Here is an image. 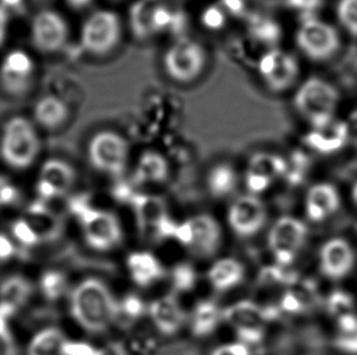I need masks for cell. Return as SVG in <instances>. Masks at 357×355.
<instances>
[{
	"label": "cell",
	"instance_id": "cell-1",
	"mask_svg": "<svg viewBox=\"0 0 357 355\" xmlns=\"http://www.w3.org/2000/svg\"><path fill=\"white\" fill-rule=\"evenodd\" d=\"M70 313L88 333H104L120 319V306L112 288L98 278H87L68 293Z\"/></svg>",
	"mask_w": 357,
	"mask_h": 355
},
{
	"label": "cell",
	"instance_id": "cell-2",
	"mask_svg": "<svg viewBox=\"0 0 357 355\" xmlns=\"http://www.w3.org/2000/svg\"><path fill=\"white\" fill-rule=\"evenodd\" d=\"M314 268L332 285L347 283L357 275V239L344 231H327L314 247Z\"/></svg>",
	"mask_w": 357,
	"mask_h": 355
},
{
	"label": "cell",
	"instance_id": "cell-3",
	"mask_svg": "<svg viewBox=\"0 0 357 355\" xmlns=\"http://www.w3.org/2000/svg\"><path fill=\"white\" fill-rule=\"evenodd\" d=\"M42 141L38 127L24 116L5 120L0 130V159L9 169L24 172L38 159Z\"/></svg>",
	"mask_w": 357,
	"mask_h": 355
},
{
	"label": "cell",
	"instance_id": "cell-4",
	"mask_svg": "<svg viewBox=\"0 0 357 355\" xmlns=\"http://www.w3.org/2000/svg\"><path fill=\"white\" fill-rule=\"evenodd\" d=\"M304 219L312 229L329 231L348 212L344 187L332 180H321L311 184L304 192Z\"/></svg>",
	"mask_w": 357,
	"mask_h": 355
},
{
	"label": "cell",
	"instance_id": "cell-5",
	"mask_svg": "<svg viewBox=\"0 0 357 355\" xmlns=\"http://www.w3.org/2000/svg\"><path fill=\"white\" fill-rule=\"evenodd\" d=\"M208 66V52L195 39L182 37L176 39L162 56L166 76L179 84H189L200 78Z\"/></svg>",
	"mask_w": 357,
	"mask_h": 355
},
{
	"label": "cell",
	"instance_id": "cell-6",
	"mask_svg": "<svg viewBox=\"0 0 357 355\" xmlns=\"http://www.w3.org/2000/svg\"><path fill=\"white\" fill-rule=\"evenodd\" d=\"M311 228L303 218L282 216L267 234V247L280 268H288L309 244Z\"/></svg>",
	"mask_w": 357,
	"mask_h": 355
},
{
	"label": "cell",
	"instance_id": "cell-7",
	"mask_svg": "<svg viewBox=\"0 0 357 355\" xmlns=\"http://www.w3.org/2000/svg\"><path fill=\"white\" fill-rule=\"evenodd\" d=\"M77 218L86 245L97 252H110L123 241V230L119 216L88 203L73 213Z\"/></svg>",
	"mask_w": 357,
	"mask_h": 355
},
{
	"label": "cell",
	"instance_id": "cell-8",
	"mask_svg": "<svg viewBox=\"0 0 357 355\" xmlns=\"http://www.w3.org/2000/svg\"><path fill=\"white\" fill-rule=\"evenodd\" d=\"M174 240L200 258H210L222 245V228L208 213L189 216L177 224Z\"/></svg>",
	"mask_w": 357,
	"mask_h": 355
},
{
	"label": "cell",
	"instance_id": "cell-9",
	"mask_svg": "<svg viewBox=\"0 0 357 355\" xmlns=\"http://www.w3.org/2000/svg\"><path fill=\"white\" fill-rule=\"evenodd\" d=\"M122 34L120 15L112 10H96L83 22L79 43L89 55L107 56L120 45Z\"/></svg>",
	"mask_w": 357,
	"mask_h": 355
},
{
	"label": "cell",
	"instance_id": "cell-10",
	"mask_svg": "<svg viewBox=\"0 0 357 355\" xmlns=\"http://www.w3.org/2000/svg\"><path fill=\"white\" fill-rule=\"evenodd\" d=\"M88 162L99 173L121 178L130 159V144L115 130H99L88 141Z\"/></svg>",
	"mask_w": 357,
	"mask_h": 355
},
{
	"label": "cell",
	"instance_id": "cell-11",
	"mask_svg": "<svg viewBox=\"0 0 357 355\" xmlns=\"http://www.w3.org/2000/svg\"><path fill=\"white\" fill-rule=\"evenodd\" d=\"M339 94L331 84L319 78H310L295 95V106L317 130L327 128L333 117Z\"/></svg>",
	"mask_w": 357,
	"mask_h": 355
},
{
	"label": "cell",
	"instance_id": "cell-12",
	"mask_svg": "<svg viewBox=\"0 0 357 355\" xmlns=\"http://www.w3.org/2000/svg\"><path fill=\"white\" fill-rule=\"evenodd\" d=\"M37 77V63L24 49L15 48L0 60V90L13 99L29 95Z\"/></svg>",
	"mask_w": 357,
	"mask_h": 355
},
{
	"label": "cell",
	"instance_id": "cell-13",
	"mask_svg": "<svg viewBox=\"0 0 357 355\" xmlns=\"http://www.w3.org/2000/svg\"><path fill=\"white\" fill-rule=\"evenodd\" d=\"M70 38L68 19L56 10H38L29 24V39L34 48L42 54L61 52Z\"/></svg>",
	"mask_w": 357,
	"mask_h": 355
},
{
	"label": "cell",
	"instance_id": "cell-14",
	"mask_svg": "<svg viewBox=\"0 0 357 355\" xmlns=\"http://www.w3.org/2000/svg\"><path fill=\"white\" fill-rule=\"evenodd\" d=\"M77 182V172L66 159H45L39 168L36 192L37 200L49 203L68 195Z\"/></svg>",
	"mask_w": 357,
	"mask_h": 355
},
{
	"label": "cell",
	"instance_id": "cell-15",
	"mask_svg": "<svg viewBox=\"0 0 357 355\" xmlns=\"http://www.w3.org/2000/svg\"><path fill=\"white\" fill-rule=\"evenodd\" d=\"M268 218L267 207L260 196L245 194L236 197L228 207L227 223L234 235L249 239L257 235Z\"/></svg>",
	"mask_w": 357,
	"mask_h": 355
},
{
	"label": "cell",
	"instance_id": "cell-16",
	"mask_svg": "<svg viewBox=\"0 0 357 355\" xmlns=\"http://www.w3.org/2000/svg\"><path fill=\"white\" fill-rule=\"evenodd\" d=\"M257 72L271 90L280 93L294 84L299 74V66L290 54L273 49L261 56Z\"/></svg>",
	"mask_w": 357,
	"mask_h": 355
},
{
	"label": "cell",
	"instance_id": "cell-17",
	"mask_svg": "<svg viewBox=\"0 0 357 355\" xmlns=\"http://www.w3.org/2000/svg\"><path fill=\"white\" fill-rule=\"evenodd\" d=\"M296 43L309 58L324 60L332 56L340 45L337 31L317 19H306L296 33Z\"/></svg>",
	"mask_w": 357,
	"mask_h": 355
},
{
	"label": "cell",
	"instance_id": "cell-18",
	"mask_svg": "<svg viewBox=\"0 0 357 355\" xmlns=\"http://www.w3.org/2000/svg\"><path fill=\"white\" fill-rule=\"evenodd\" d=\"M287 172L284 159L277 155L257 152L251 157L245 172L248 194L260 196Z\"/></svg>",
	"mask_w": 357,
	"mask_h": 355
},
{
	"label": "cell",
	"instance_id": "cell-19",
	"mask_svg": "<svg viewBox=\"0 0 357 355\" xmlns=\"http://www.w3.org/2000/svg\"><path fill=\"white\" fill-rule=\"evenodd\" d=\"M130 22L137 38H149L169 26L171 13L158 0H137L130 9Z\"/></svg>",
	"mask_w": 357,
	"mask_h": 355
},
{
	"label": "cell",
	"instance_id": "cell-20",
	"mask_svg": "<svg viewBox=\"0 0 357 355\" xmlns=\"http://www.w3.org/2000/svg\"><path fill=\"white\" fill-rule=\"evenodd\" d=\"M148 317L165 336H174L183 329L187 315L176 293L156 298L148 306Z\"/></svg>",
	"mask_w": 357,
	"mask_h": 355
},
{
	"label": "cell",
	"instance_id": "cell-21",
	"mask_svg": "<svg viewBox=\"0 0 357 355\" xmlns=\"http://www.w3.org/2000/svg\"><path fill=\"white\" fill-rule=\"evenodd\" d=\"M140 232L156 237L160 228L169 218L167 203L159 195L135 194L130 202Z\"/></svg>",
	"mask_w": 357,
	"mask_h": 355
},
{
	"label": "cell",
	"instance_id": "cell-22",
	"mask_svg": "<svg viewBox=\"0 0 357 355\" xmlns=\"http://www.w3.org/2000/svg\"><path fill=\"white\" fill-rule=\"evenodd\" d=\"M126 268L130 280L142 288H149L166 276L161 260L149 251H135L127 255Z\"/></svg>",
	"mask_w": 357,
	"mask_h": 355
},
{
	"label": "cell",
	"instance_id": "cell-23",
	"mask_svg": "<svg viewBox=\"0 0 357 355\" xmlns=\"http://www.w3.org/2000/svg\"><path fill=\"white\" fill-rule=\"evenodd\" d=\"M70 116L71 110L66 101L53 94L39 97L32 110L34 125L50 132L63 128L70 120Z\"/></svg>",
	"mask_w": 357,
	"mask_h": 355
},
{
	"label": "cell",
	"instance_id": "cell-24",
	"mask_svg": "<svg viewBox=\"0 0 357 355\" xmlns=\"http://www.w3.org/2000/svg\"><path fill=\"white\" fill-rule=\"evenodd\" d=\"M40 244L44 241L58 239L63 231V221L55 212L49 208L47 202L37 201L29 206L26 216L22 218Z\"/></svg>",
	"mask_w": 357,
	"mask_h": 355
},
{
	"label": "cell",
	"instance_id": "cell-25",
	"mask_svg": "<svg viewBox=\"0 0 357 355\" xmlns=\"http://www.w3.org/2000/svg\"><path fill=\"white\" fill-rule=\"evenodd\" d=\"M268 317L265 308L252 301H239L223 309V322L232 327L234 332L264 329Z\"/></svg>",
	"mask_w": 357,
	"mask_h": 355
},
{
	"label": "cell",
	"instance_id": "cell-26",
	"mask_svg": "<svg viewBox=\"0 0 357 355\" xmlns=\"http://www.w3.org/2000/svg\"><path fill=\"white\" fill-rule=\"evenodd\" d=\"M245 278V267L233 257H223L208 271V283L216 292L225 293L237 288Z\"/></svg>",
	"mask_w": 357,
	"mask_h": 355
},
{
	"label": "cell",
	"instance_id": "cell-27",
	"mask_svg": "<svg viewBox=\"0 0 357 355\" xmlns=\"http://www.w3.org/2000/svg\"><path fill=\"white\" fill-rule=\"evenodd\" d=\"M169 174V161L164 155L154 150H146L140 155L135 164L133 182L137 185L161 184L167 180Z\"/></svg>",
	"mask_w": 357,
	"mask_h": 355
},
{
	"label": "cell",
	"instance_id": "cell-28",
	"mask_svg": "<svg viewBox=\"0 0 357 355\" xmlns=\"http://www.w3.org/2000/svg\"><path fill=\"white\" fill-rule=\"evenodd\" d=\"M223 322V309L213 299L199 301L190 315V331L197 338L211 336Z\"/></svg>",
	"mask_w": 357,
	"mask_h": 355
},
{
	"label": "cell",
	"instance_id": "cell-29",
	"mask_svg": "<svg viewBox=\"0 0 357 355\" xmlns=\"http://www.w3.org/2000/svg\"><path fill=\"white\" fill-rule=\"evenodd\" d=\"M68 340L61 329L44 327L29 340L26 355H63V348Z\"/></svg>",
	"mask_w": 357,
	"mask_h": 355
},
{
	"label": "cell",
	"instance_id": "cell-30",
	"mask_svg": "<svg viewBox=\"0 0 357 355\" xmlns=\"http://www.w3.org/2000/svg\"><path fill=\"white\" fill-rule=\"evenodd\" d=\"M238 182L237 171L228 162L215 164L206 177L208 191L213 198H227L233 195L237 190Z\"/></svg>",
	"mask_w": 357,
	"mask_h": 355
},
{
	"label": "cell",
	"instance_id": "cell-31",
	"mask_svg": "<svg viewBox=\"0 0 357 355\" xmlns=\"http://www.w3.org/2000/svg\"><path fill=\"white\" fill-rule=\"evenodd\" d=\"M32 291V283L24 276H10L0 286V304H4L16 313L29 302Z\"/></svg>",
	"mask_w": 357,
	"mask_h": 355
},
{
	"label": "cell",
	"instance_id": "cell-32",
	"mask_svg": "<svg viewBox=\"0 0 357 355\" xmlns=\"http://www.w3.org/2000/svg\"><path fill=\"white\" fill-rule=\"evenodd\" d=\"M306 144L312 149L317 150L322 154H331L337 150L343 148V145L348 141V128L345 122H339L334 125V133L332 136H326L321 132L310 133L305 138Z\"/></svg>",
	"mask_w": 357,
	"mask_h": 355
},
{
	"label": "cell",
	"instance_id": "cell-33",
	"mask_svg": "<svg viewBox=\"0 0 357 355\" xmlns=\"http://www.w3.org/2000/svg\"><path fill=\"white\" fill-rule=\"evenodd\" d=\"M39 288L40 292L43 293L44 297L48 301H59L65 294L70 293V286L66 275L60 270H47L40 276L39 280Z\"/></svg>",
	"mask_w": 357,
	"mask_h": 355
},
{
	"label": "cell",
	"instance_id": "cell-34",
	"mask_svg": "<svg viewBox=\"0 0 357 355\" xmlns=\"http://www.w3.org/2000/svg\"><path fill=\"white\" fill-rule=\"evenodd\" d=\"M14 315L13 309L0 304V355H20L19 345L11 329Z\"/></svg>",
	"mask_w": 357,
	"mask_h": 355
},
{
	"label": "cell",
	"instance_id": "cell-35",
	"mask_svg": "<svg viewBox=\"0 0 357 355\" xmlns=\"http://www.w3.org/2000/svg\"><path fill=\"white\" fill-rule=\"evenodd\" d=\"M169 280L176 293H188L193 291L198 283V273L193 265L182 262L174 265L169 271Z\"/></svg>",
	"mask_w": 357,
	"mask_h": 355
},
{
	"label": "cell",
	"instance_id": "cell-36",
	"mask_svg": "<svg viewBox=\"0 0 357 355\" xmlns=\"http://www.w3.org/2000/svg\"><path fill=\"white\" fill-rule=\"evenodd\" d=\"M120 306V317H126L128 320H139L148 314V304L135 293L126 294L122 299H119Z\"/></svg>",
	"mask_w": 357,
	"mask_h": 355
},
{
	"label": "cell",
	"instance_id": "cell-37",
	"mask_svg": "<svg viewBox=\"0 0 357 355\" xmlns=\"http://www.w3.org/2000/svg\"><path fill=\"white\" fill-rule=\"evenodd\" d=\"M21 200V191L16 182L4 174H0V211L16 206Z\"/></svg>",
	"mask_w": 357,
	"mask_h": 355
},
{
	"label": "cell",
	"instance_id": "cell-38",
	"mask_svg": "<svg viewBox=\"0 0 357 355\" xmlns=\"http://www.w3.org/2000/svg\"><path fill=\"white\" fill-rule=\"evenodd\" d=\"M338 16L349 32L357 36V0H342L339 3Z\"/></svg>",
	"mask_w": 357,
	"mask_h": 355
},
{
	"label": "cell",
	"instance_id": "cell-39",
	"mask_svg": "<svg viewBox=\"0 0 357 355\" xmlns=\"http://www.w3.org/2000/svg\"><path fill=\"white\" fill-rule=\"evenodd\" d=\"M98 353L99 348L84 341L68 340L63 348V355H98Z\"/></svg>",
	"mask_w": 357,
	"mask_h": 355
},
{
	"label": "cell",
	"instance_id": "cell-40",
	"mask_svg": "<svg viewBox=\"0 0 357 355\" xmlns=\"http://www.w3.org/2000/svg\"><path fill=\"white\" fill-rule=\"evenodd\" d=\"M210 355H252L251 348L239 341L228 342L216 347Z\"/></svg>",
	"mask_w": 357,
	"mask_h": 355
},
{
	"label": "cell",
	"instance_id": "cell-41",
	"mask_svg": "<svg viewBox=\"0 0 357 355\" xmlns=\"http://www.w3.org/2000/svg\"><path fill=\"white\" fill-rule=\"evenodd\" d=\"M16 244L10 236L0 232V268L9 263L16 255Z\"/></svg>",
	"mask_w": 357,
	"mask_h": 355
},
{
	"label": "cell",
	"instance_id": "cell-42",
	"mask_svg": "<svg viewBox=\"0 0 357 355\" xmlns=\"http://www.w3.org/2000/svg\"><path fill=\"white\" fill-rule=\"evenodd\" d=\"M348 212H350L357 219V177L353 178L347 187H344Z\"/></svg>",
	"mask_w": 357,
	"mask_h": 355
},
{
	"label": "cell",
	"instance_id": "cell-43",
	"mask_svg": "<svg viewBox=\"0 0 357 355\" xmlns=\"http://www.w3.org/2000/svg\"><path fill=\"white\" fill-rule=\"evenodd\" d=\"M10 15L0 6V47L5 43L9 33Z\"/></svg>",
	"mask_w": 357,
	"mask_h": 355
},
{
	"label": "cell",
	"instance_id": "cell-44",
	"mask_svg": "<svg viewBox=\"0 0 357 355\" xmlns=\"http://www.w3.org/2000/svg\"><path fill=\"white\" fill-rule=\"evenodd\" d=\"M347 123V128H348V140L351 141L357 146V110L354 111L349 116Z\"/></svg>",
	"mask_w": 357,
	"mask_h": 355
},
{
	"label": "cell",
	"instance_id": "cell-45",
	"mask_svg": "<svg viewBox=\"0 0 357 355\" xmlns=\"http://www.w3.org/2000/svg\"><path fill=\"white\" fill-rule=\"evenodd\" d=\"M98 355H127L125 347L119 342L107 343V346L99 348Z\"/></svg>",
	"mask_w": 357,
	"mask_h": 355
},
{
	"label": "cell",
	"instance_id": "cell-46",
	"mask_svg": "<svg viewBox=\"0 0 357 355\" xmlns=\"http://www.w3.org/2000/svg\"><path fill=\"white\" fill-rule=\"evenodd\" d=\"M26 0H0V6L8 13V14H14L24 6Z\"/></svg>",
	"mask_w": 357,
	"mask_h": 355
},
{
	"label": "cell",
	"instance_id": "cell-47",
	"mask_svg": "<svg viewBox=\"0 0 357 355\" xmlns=\"http://www.w3.org/2000/svg\"><path fill=\"white\" fill-rule=\"evenodd\" d=\"M70 5H73V6H76V8H81L83 5L87 4L88 1H91V0H68Z\"/></svg>",
	"mask_w": 357,
	"mask_h": 355
},
{
	"label": "cell",
	"instance_id": "cell-48",
	"mask_svg": "<svg viewBox=\"0 0 357 355\" xmlns=\"http://www.w3.org/2000/svg\"><path fill=\"white\" fill-rule=\"evenodd\" d=\"M34 3H38V4H43L45 1H49V0H33Z\"/></svg>",
	"mask_w": 357,
	"mask_h": 355
},
{
	"label": "cell",
	"instance_id": "cell-49",
	"mask_svg": "<svg viewBox=\"0 0 357 355\" xmlns=\"http://www.w3.org/2000/svg\"><path fill=\"white\" fill-rule=\"evenodd\" d=\"M355 280H356V281H357V275H356V278H355Z\"/></svg>",
	"mask_w": 357,
	"mask_h": 355
}]
</instances>
